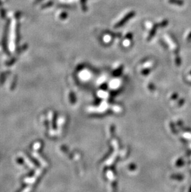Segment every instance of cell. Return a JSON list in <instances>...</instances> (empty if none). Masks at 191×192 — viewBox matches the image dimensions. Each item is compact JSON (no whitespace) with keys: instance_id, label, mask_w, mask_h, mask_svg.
<instances>
[{"instance_id":"6da1fadb","label":"cell","mask_w":191,"mask_h":192,"mask_svg":"<svg viewBox=\"0 0 191 192\" xmlns=\"http://www.w3.org/2000/svg\"><path fill=\"white\" fill-rule=\"evenodd\" d=\"M133 15H134V13H130V14H129L127 17L125 16L124 19H122V21H120L118 24H117V25L115 26V27H119L120 26H122L124 24V23L128 20V19L130 18V16H132Z\"/></svg>"},{"instance_id":"7a4b0ae2","label":"cell","mask_w":191,"mask_h":192,"mask_svg":"<svg viewBox=\"0 0 191 192\" xmlns=\"http://www.w3.org/2000/svg\"><path fill=\"white\" fill-rule=\"evenodd\" d=\"M170 2H172V3H176L175 4H179V5H182V4H183V2L182 1H180V0H170L169 1Z\"/></svg>"}]
</instances>
